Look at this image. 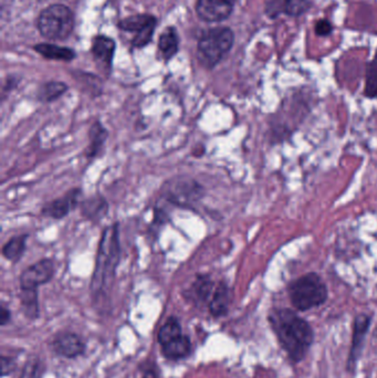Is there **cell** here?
I'll list each match as a JSON object with an SVG mask.
<instances>
[{
    "mask_svg": "<svg viewBox=\"0 0 377 378\" xmlns=\"http://www.w3.org/2000/svg\"><path fill=\"white\" fill-rule=\"evenodd\" d=\"M121 260V240H119V226L114 223L103 230L100 243L97 247L95 271L92 274V296L100 299L106 296L113 285L117 265Z\"/></svg>",
    "mask_w": 377,
    "mask_h": 378,
    "instance_id": "7a4b0ae2",
    "label": "cell"
},
{
    "mask_svg": "<svg viewBox=\"0 0 377 378\" xmlns=\"http://www.w3.org/2000/svg\"><path fill=\"white\" fill-rule=\"evenodd\" d=\"M235 36L231 29L217 27L204 33L198 42L197 59L206 69H213L233 48Z\"/></svg>",
    "mask_w": 377,
    "mask_h": 378,
    "instance_id": "277c9868",
    "label": "cell"
},
{
    "mask_svg": "<svg viewBox=\"0 0 377 378\" xmlns=\"http://www.w3.org/2000/svg\"><path fill=\"white\" fill-rule=\"evenodd\" d=\"M180 335H182V326H180V321L175 316H171L158 332V342L163 346L171 341L177 339Z\"/></svg>",
    "mask_w": 377,
    "mask_h": 378,
    "instance_id": "d4e9b609",
    "label": "cell"
},
{
    "mask_svg": "<svg viewBox=\"0 0 377 378\" xmlns=\"http://www.w3.org/2000/svg\"><path fill=\"white\" fill-rule=\"evenodd\" d=\"M235 3L231 0H197L196 12L206 22H220L233 12Z\"/></svg>",
    "mask_w": 377,
    "mask_h": 378,
    "instance_id": "8fae6325",
    "label": "cell"
},
{
    "mask_svg": "<svg viewBox=\"0 0 377 378\" xmlns=\"http://www.w3.org/2000/svg\"><path fill=\"white\" fill-rule=\"evenodd\" d=\"M374 335H375V337H377V329H376V331H375Z\"/></svg>",
    "mask_w": 377,
    "mask_h": 378,
    "instance_id": "1f68e13d",
    "label": "cell"
},
{
    "mask_svg": "<svg viewBox=\"0 0 377 378\" xmlns=\"http://www.w3.org/2000/svg\"><path fill=\"white\" fill-rule=\"evenodd\" d=\"M231 304V290L225 282H220L209 303V312L215 318L227 314Z\"/></svg>",
    "mask_w": 377,
    "mask_h": 378,
    "instance_id": "e0dca14e",
    "label": "cell"
},
{
    "mask_svg": "<svg viewBox=\"0 0 377 378\" xmlns=\"http://www.w3.org/2000/svg\"><path fill=\"white\" fill-rule=\"evenodd\" d=\"M365 95L369 97H377V53L369 64L366 75Z\"/></svg>",
    "mask_w": 377,
    "mask_h": 378,
    "instance_id": "484cf974",
    "label": "cell"
},
{
    "mask_svg": "<svg viewBox=\"0 0 377 378\" xmlns=\"http://www.w3.org/2000/svg\"><path fill=\"white\" fill-rule=\"evenodd\" d=\"M10 319H12L10 310L3 304L0 308V324L3 326L7 325L10 322Z\"/></svg>",
    "mask_w": 377,
    "mask_h": 378,
    "instance_id": "f546056e",
    "label": "cell"
},
{
    "mask_svg": "<svg viewBox=\"0 0 377 378\" xmlns=\"http://www.w3.org/2000/svg\"><path fill=\"white\" fill-rule=\"evenodd\" d=\"M20 303L23 314L31 320L39 316V301H38V289L34 290H23L20 289Z\"/></svg>",
    "mask_w": 377,
    "mask_h": 378,
    "instance_id": "603a6c76",
    "label": "cell"
},
{
    "mask_svg": "<svg viewBox=\"0 0 377 378\" xmlns=\"http://www.w3.org/2000/svg\"><path fill=\"white\" fill-rule=\"evenodd\" d=\"M269 322L290 361L301 362L313 344L314 333L310 324L289 309L272 311Z\"/></svg>",
    "mask_w": 377,
    "mask_h": 378,
    "instance_id": "6da1fadb",
    "label": "cell"
},
{
    "mask_svg": "<svg viewBox=\"0 0 377 378\" xmlns=\"http://www.w3.org/2000/svg\"><path fill=\"white\" fill-rule=\"evenodd\" d=\"M231 1H233V3H236V0H231Z\"/></svg>",
    "mask_w": 377,
    "mask_h": 378,
    "instance_id": "d6a6232c",
    "label": "cell"
},
{
    "mask_svg": "<svg viewBox=\"0 0 377 378\" xmlns=\"http://www.w3.org/2000/svg\"><path fill=\"white\" fill-rule=\"evenodd\" d=\"M163 193L169 202L189 207L203 197L204 188L196 180L185 178L167 182L166 188H163Z\"/></svg>",
    "mask_w": 377,
    "mask_h": 378,
    "instance_id": "8992f818",
    "label": "cell"
},
{
    "mask_svg": "<svg viewBox=\"0 0 377 378\" xmlns=\"http://www.w3.org/2000/svg\"><path fill=\"white\" fill-rule=\"evenodd\" d=\"M214 281L207 274H200L186 291V296L195 304H205L213 296L215 291Z\"/></svg>",
    "mask_w": 377,
    "mask_h": 378,
    "instance_id": "5bb4252c",
    "label": "cell"
},
{
    "mask_svg": "<svg viewBox=\"0 0 377 378\" xmlns=\"http://www.w3.org/2000/svg\"><path fill=\"white\" fill-rule=\"evenodd\" d=\"M142 378H157V376L155 375L154 372L151 370V372H146V373H145Z\"/></svg>",
    "mask_w": 377,
    "mask_h": 378,
    "instance_id": "4dcf8cb0",
    "label": "cell"
},
{
    "mask_svg": "<svg viewBox=\"0 0 377 378\" xmlns=\"http://www.w3.org/2000/svg\"><path fill=\"white\" fill-rule=\"evenodd\" d=\"M81 213L92 221H100L108 211V204L102 196L91 197L80 202Z\"/></svg>",
    "mask_w": 377,
    "mask_h": 378,
    "instance_id": "d6986e66",
    "label": "cell"
},
{
    "mask_svg": "<svg viewBox=\"0 0 377 378\" xmlns=\"http://www.w3.org/2000/svg\"><path fill=\"white\" fill-rule=\"evenodd\" d=\"M311 0H272L267 6V12L271 17L283 14L298 17L310 8Z\"/></svg>",
    "mask_w": 377,
    "mask_h": 378,
    "instance_id": "9a60e30c",
    "label": "cell"
},
{
    "mask_svg": "<svg viewBox=\"0 0 377 378\" xmlns=\"http://www.w3.org/2000/svg\"><path fill=\"white\" fill-rule=\"evenodd\" d=\"M192 351V342L187 335H180L177 339L171 341L162 346L164 357L169 361H178L188 357Z\"/></svg>",
    "mask_w": 377,
    "mask_h": 378,
    "instance_id": "ac0fdd59",
    "label": "cell"
},
{
    "mask_svg": "<svg viewBox=\"0 0 377 378\" xmlns=\"http://www.w3.org/2000/svg\"><path fill=\"white\" fill-rule=\"evenodd\" d=\"M14 361L10 357H1V375L6 376L14 372Z\"/></svg>",
    "mask_w": 377,
    "mask_h": 378,
    "instance_id": "f1b7e54d",
    "label": "cell"
},
{
    "mask_svg": "<svg viewBox=\"0 0 377 378\" xmlns=\"http://www.w3.org/2000/svg\"><path fill=\"white\" fill-rule=\"evenodd\" d=\"M50 346L57 355L66 359H75L86 351V344L78 334L70 332L57 335Z\"/></svg>",
    "mask_w": 377,
    "mask_h": 378,
    "instance_id": "7c38bea8",
    "label": "cell"
},
{
    "mask_svg": "<svg viewBox=\"0 0 377 378\" xmlns=\"http://www.w3.org/2000/svg\"><path fill=\"white\" fill-rule=\"evenodd\" d=\"M37 53L48 60L72 61L75 58V50L67 47H60L57 44H40L34 48Z\"/></svg>",
    "mask_w": 377,
    "mask_h": 378,
    "instance_id": "44dd1931",
    "label": "cell"
},
{
    "mask_svg": "<svg viewBox=\"0 0 377 378\" xmlns=\"http://www.w3.org/2000/svg\"><path fill=\"white\" fill-rule=\"evenodd\" d=\"M114 53H115L114 40L106 36L95 37L93 44H92V55L95 57L97 64L104 71L111 70Z\"/></svg>",
    "mask_w": 377,
    "mask_h": 378,
    "instance_id": "4fadbf2b",
    "label": "cell"
},
{
    "mask_svg": "<svg viewBox=\"0 0 377 378\" xmlns=\"http://www.w3.org/2000/svg\"><path fill=\"white\" fill-rule=\"evenodd\" d=\"M40 377V365L38 361H31L28 364H26L23 368V374L20 378H39Z\"/></svg>",
    "mask_w": 377,
    "mask_h": 378,
    "instance_id": "4316f807",
    "label": "cell"
},
{
    "mask_svg": "<svg viewBox=\"0 0 377 378\" xmlns=\"http://www.w3.org/2000/svg\"><path fill=\"white\" fill-rule=\"evenodd\" d=\"M81 195L82 191L80 188H73L64 196L46 204L41 209L42 216L57 220L67 217L72 210L80 206Z\"/></svg>",
    "mask_w": 377,
    "mask_h": 378,
    "instance_id": "9c48e42d",
    "label": "cell"
},
{
    "mask_svg": "<svg viewBox=\"0 0 377 378\" xmlns=\"http://www.w3.org/2000/svg\"><path fill=\"white\" fill-rule=\"evenodd\" d=\"M180 48V37L174 27H169L162 32L158 40V50L164 60H171Z\"/></svg>",
    "mask_w": 377,
    "mask_h": 378,
    "instance_id": "ffe728a7",
    "label": "cell"
},
{
    "mask_svg": "<svg viewBox=\"0 0 377 378\" xmlns=\"http://www.w3.org/2000/svg\"><path fill=\"white\" fill-rule=\"evenodd\" d=\"M289 298L294 309L304 312L325 303L327 287L318 274L311 272L292 282Z\"/></svg>",
    "mask_w": 377,
    "mask_h": 378,
    "instance_id": "3957f363",
    "label": "cell"
},
{
    "mask_svg": "<svg viewBox=\"0 0 377 378\" xmlns=\"http://www.w3.org/2000/svg\"><path fill=\"white\" fill-rule=\"evenodd\" d=\"M28 237V235L23 234V235L14 236L12 239H9L3 247V258L12 263H18L25 254Z\"/></svg>",
    "mask_w": 377,
    "mask_h": 378,
    "instance_id": "7402d4cb",
    "label": "cell"
},
{
    "mask_svg": "<svg viewBox=\"0 0 377 378\" xmlns=\"http://www.w3.org/2000/svg\"><path fill=\"white\" fill-rule=\"evenodd\" d=\"M37 26L41 36L48 40H64L72 33L75 15L67 6L51 5L40 14Z\"/></svg>",
    "mask_w": 377,
    "mask_h": 378,
    "instance_id": "5b68a950",
    "label": "cell"
},
{
    "mask_svg": "<svg viewBox=\"0 0 377 378\" xmlns=\"http://www.w3.org/2000/svg\"><path fill=\"white\" fill-rule=\"evenodd\" d=\"M68 86L60 81H49L42 84L38 91V100L41 102L50 103L62 97L67 92Z\"/></svg>",
    "mask_w": 377,
    "mask_h": 378,
    "instance_id": "cb8c5ba5",
    "label": "cell"
},
{
    "mask_svg": "<svg viewBox=\"0 0 377 378\" xmlns=\"http://www.w3.org/2000/svg\"><path fill=\"white\" fill-rule=\"evenodd\" d=\"M56 274V265L51 259H41L21 272L19 276L20 289L34 290L40 285H46L52 280Z\"/></svg>",
    "mask_w": 377,
    "mask_h": 378,
    "instance_id": "ba28073f",
    "label": "cell"
},
{
    "mask_svg": "<svg viewBox=\"0 0 377 378\" xmlns=\"http://www.w3.org/2000/svg\"><path fill=\"white\" fill-rule=\"evenodd\" d=\"M332 31V25L327 20L322 19L316 22V32L319 36H327Z\"/></svg>",
    "mask_w": 377,
    "mask_h": 378,
    "instance_id": "83f0119b",
    "label": "cell"
},
{
    "mask_svg": "<svg viewBox=\"0 0 377 378\" xmlns=\"http://www.w3.org/2000/svg\"><path fill=\"white\" fill-rule=\"evenodd\" d=\"M371 318L369 315L360 314L355 318L353 324L352 344L349 348V359H347V370L349 372H354L360 352L363 350L366 335L371 326Z\"/></svg>",
    "mask_w": 377,
    "mask_h": 378,
    "instance_id": "30bf717a",
    "label": "cell"
},
{
    "mask_svg": "<svg viewBox=\"0 0 377 378\" xmlns=\"http://www.w3.org/2000/svg\"><path fill=\"white\" fill-rule=\"evenodd\" d=\"M157 19L151 15H137L128 17L119 22V29L128 32H136V36L132 40L133 47H145L150 44L153 38V33L155 30Z\"/></svg>",
    "mask_w": 377,
    "mask_h": 378,
    "instance_id": "52a82bcc",
    "label": "cell"
},
{
    "mask_svg": "<svg viewBox=\"0 0 377 378\" xmlns=\"http://www.w3.org/2000/svg\"><path fill=\"white\" fill-rule=\"evenodd\" d=\"M108 136V130L99 120H97L90 127L89 145L84 151V155L88 160H93L102 153Z\"/></svg>",
    "mask_w": 377,
    "mask_h": 378,
    "instance_id": "2e32d148",
    "label": "cell"
}]
</instances>
